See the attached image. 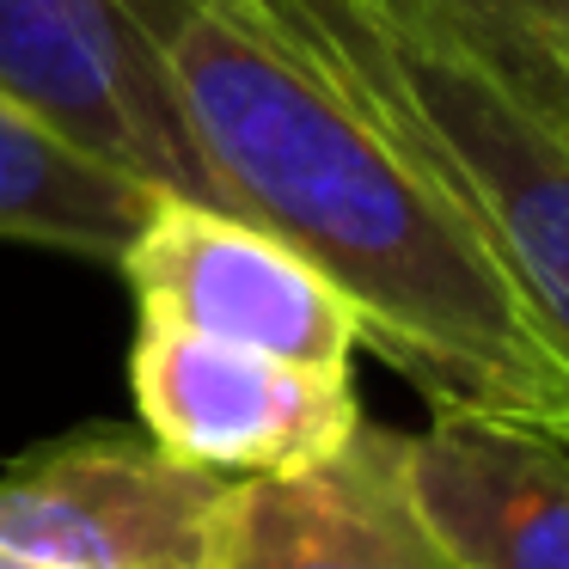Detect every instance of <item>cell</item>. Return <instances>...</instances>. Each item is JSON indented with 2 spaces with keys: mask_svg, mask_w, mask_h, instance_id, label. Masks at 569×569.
I'll use <instances>...</instances> for the list:
<instances>
[{
  "mask_svg": "<svg viewBox=\"0 0 569 569\" xmlns=\"http://www.w3.org/2000/svg\"><path fill=\"white\" fill-rule=\"evenodd\" d=\"M166 74L214 209L349 295L361 349L422 398L569 441V349L471 221L258 0H117Z\"/></svg>",
  "mask_w": 569,
  "mask_h": 569,
  "instance_id": "obj_1",
  "label": "cell"
},
{
  "mask_svg": "<svg viewBox=\"0 0 569 569\" xmlns=\"http://www.w3.org/2000/svg\"><path fill=\"white\" fill-rule=\"evenodd\" d=\"M471 221L569 349V117L496 0H258Z\"/></svg>",
  "mask_w": 569,
  "mask_h": 569,
  "instance_id": "obj_2",
  "label": "cell"
},
{
  "mask_svg": "<svg viewBox=\"0 0 569 569\" xmlns=\"http://www.w3.org/2000/svg\"><path fill=\"white\" fill-rule=\"evenodd\" d=\"M239 478L87 422L0 471V551L50 569H221Z\"/></svg>",
  "mask_w": 569,
  "mask_h": 569,
  "instance_id": "obj_3",
  "label": "cell"
},
{
  "mask_svg": "<svg viewBox=\"0 0 569 569\" xmlns=\"http://www.w3.org/2000/svg\"><path fill=\"white\" fill-rule=\"evenodd\" d=\"M117 270L136 288L141 319L197 331L209 343L258 349L300 368H349L361 349V319L343 288L295 246L214 202L153 197Z\"/></svg>",
  "mask_w": 569,
  "mask_h": 569,
  "instance_id": "obj_4",
  "label": "cell"
},
{
  "mask_svg": "<svg viewBox=\"0 0 569 569\" xmlns=\"http://www.w3.org/2000/svg\"><path fill=\"white\" fill-rule=\"evenodd\" d=\"M129 392L166 453L227 478L307 471L361 429L349 368H300L160 319H136Z\"/></svg>",
  "mask_w": 569,
  "mask_h": 569,
  "instance_id": "obj_5",
  "label": "cell"
},
{
  "mask_svg": "<svg viewBox=\"0 0 569 569\" xmlns=\"http://www.w3.org/2000/svg\"><path fill=\"white\" fill-rule=\"evenodd\" d=\"M0 99L153 197L214 202L166 74L117 0H0Z\"/></svg>",
  "mask_w": 569,
  "mask_h": 569,
  "instance_id": "obj_6",
  "label": "cell"
},
{
  "mask_svg": "<svg viewBox=\"0 0 569 569\" xmlns=\"http://www.w3.org/2000/svg\"><path fill=\"white\" fill-rule=\"evenodd\" d=\"M398 459L453 569H569V441L515 417L435 405Z\"/></svg>",
  "mask_w": 569,
  "mask_h": 569,
  "instance_id": "obj_7",
  "label": "cell"
},
{
  "mask_svg": "<svg viewBox=\"0 0 569 569\" xmlns=\"http://www.w3.org/2000/svg\"><path fill=\"white\" fill-rule=\"evenodd\" d=\"M405 435L361 429L307 471L239 478L221 569H453L405 490Z\"/></svg>",
  "mask_w": 569,
  "mask_h": 569,
  "instance_id": "obj_8",
  "label": "cell"
},
{
  "mask_svg": "<svg viewBox=\"0 0 569 569\" xmlns=\"http://www.w3.org/2000/svg\"><path fill=\"white\" fill-rule=\"evenodd\" d=\"M153 209V190L0 99V239L111 263Z\"/></svg>",
  "mask_w": 569,
  "mask_h": 569,
  "instance_id": "obj_9",
  "label": "cell"
},
{
  "mask_svg": "<svg viewBox=\"0 0 569 569\" xmlns=\"http://www.w3.org/2000/svg\"><path fill=\"white\" fill-rule=\"evenodd\" d=\"M532 26V19H527ZM539 50H545V68H551V92H557V111L569 117V13L557 19H539Z\"/></svg>",
  "mask_w": 569,
  "mask_h": 569,
  "instance_id": "obj_10",
  "label": "cell"
},
{
  "mask_svg": "<svg viewBox=\"0 0 569 569\" xmlns=\"http://www.w3.org/2000/svg\"><path fill=\"white\" fill-rule=\"evenodd\" d=\"M496 7H508V13H520V19H557V13H569V0H496Z\"/></svg>",
  "mask_w": 569,
  "mask_h": 569,
  "instance_id": "obj_11",
  "label": "cell"
},
{
  "mask_svg": "<svg viewBox=\"0 0 569 569\" xmlns=\"http://www.w3.org/2000/svg\"><path fill=\"white\" fill-rule=\"evenodd\" d=\"M0 569H50V563H31V557H13V551H0Z\"/></svg>",
  "mask_w": 569,
  "mask_h": 569,
  "instance_id": "obj_12",
  "label": "cell"
}]
</instances>
